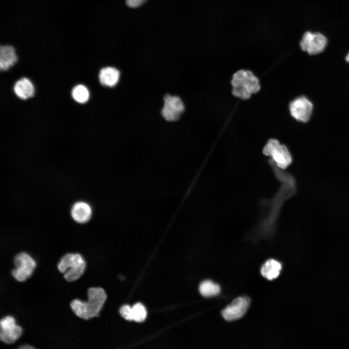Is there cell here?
<instances>
[{"label":"cell","instance_id":"cell-1","mask_svg":"<svg viewBox=\"0 0 349 349\" xmlns=\"http://www.w3.org/2000/svg\"><path fill=\"white\" fill-rule=\"evenodd\" d=\"M87 300L83 301L75 299L70 303V307L78 317L88 320L99 316L107 295L104 289L100 286H91L87 290Z\"/></svg>","mask_w":349,"mask_h":349},{"label":"cell","instance_id":"cell-2","mask_svg":"<svg viewBox=\"0 0 349 349\" xmlns=\"http://www.w3.org/2000/svg\"><path fill=\"white\" fill-rule=\"evenodd\" d=\"M230 82L233 95L243 100L250 99L261 90L259 79L249 70L237 71L233 74Z\"/></svg>","mask_w":349,"mask_h":349},{"label":"cell","instance_id":"cell-3","mask_svg":"<svg viewBox=\"0 0 349 349\" xmlns=\"http://www.w3.org/2000/svg\"><path fill=\"white\" fill-rule=\"evenodd\" d=\"M86 262L84 257L78 252H68L63 255L57 263L58 270L67 282L79 279L84 273Z\"/></svg>","mask_w":349,"mask_h":349},{"label":"cell","instance_id":"cell-4","mask_svg":"<svg viewBox=\"0 0 349 349\" xmlns=\"http://www.w3.org/2000/svg\"><path fill=\"white\" fill-rule=\"evenodd\" d=\"M13 268L11 275L18 282H24L32 275L36 262L32 256L25 251L17 253L13 258Z\"/></svg>","mask_w":349,"mask_h":349},{"label":"cell","instance_id":"cell-5","mask_svg":"<svg viewBox=\"0 0 349 349\" xmlns=\"http://www.w3.org/2000/svg\"><path fill=\"white\" fill-rule=\"evenodd\" d=\"M264 155L271 158L278 167L285 169L292 162V157L287 147L276 139H269L263 149Z\"/></svg>","mask_w":349,"mask_h":349},{"label":"cell","instance_id":"cell-6","mask_svg":"<svg viewBox=\"0 0 349 349\" xmlns=\"http://www.w3.org/2000/svg\"><path fill=\"white\" fill-rule=\"evenodd\" d=\"M22 327L16 323L12 315L0 319V341L8 345L14 344L22 334Z\"/></svg>","mask_w":349,"mask_h":349},{"label":"cell","instance_id":"cell-7","mask_svg":"<svg viewBox=\"0 0 349 349\" xmlns=\"http://www.w3.org/2000/svg\"><path fill=\"white\" fill-rule=\"evenodd\" d=\"M313 106L311 102L304 96L297 97L289 105L291 116L296 120L305 123L310 119Z\"/></svg>","mask_w":349,"mask_h":349},{"label":"cell","instance_id":"cell-8","mask_svg":"<svg viewBox=\"0 0 349 349\" xmlns=\"http://www.w3.org/2000/svg\"><path fill=\"white\" fill-rule=\"evenodd\" d=\"M327 43L326 38L319 32H305L300 42L302 50L310 55H315L322 52Z\"/></svg>","mask_w":349,"mask_h":349},{"label":"cell","instance_id":"cell-9","mask_svg":"<svg viewBox=\"0 0 349 349\" xmlns=\"http://www.w3.org/2000/svg\"><path fill=\"white\" fill-rule=\"evenodd\" d=\"M184 109V103L179 97L168 95L164 98V105L161 112L166 120L172 122L178 120Z\"/></svg>","mask_w":349,"mask_h":349},{"label":"cell","instance_id":"cell-10","mask_svg":"<svg viewBox=\"0 0 349 349\" xmlns=\"http://www.w3.org/2000/svg\"><path fill=\"white\" fill-rule=\"evenodd\" d=\"M250 303V300L248 297L237 298L222 311V315L225 320L228 321L240 319L245 315Z\"/></svg>","mask_w":349,"mask_h":349},{"label":"cell","instance_id":"cell-11","mask_svg":"<svg viewBox=\"0 0 349 349\" xmlns=\"http://www.w3.org/2000/svg\"><path fill=\"white\" fill-rule=\"evenodd\" d=\"M18 60L16 50L11 44L0 45V71H6L13 67Z\"/></svg>","mask_w":349,"mask_h":349},{"label":"cell","instance_id":"cell-12","mask_svg":"<svg viewBox=\"0 0 349 349\" xmlns=\"http://www.w3.org/2000/svg\"><path fill=\"white\" fill-rule=\"evenodd\" d=\"M13 90L15 95L18 98L23 100L32 97L35 92L32 82L25 77L20 78L15 82Z\"/></svg>","mask_w":349,"mask_h":349},{"label":"cell","instance_id":"cell-13","mask_svg":"<svg viewBox=\"0 0 349 349\" xmlns=\"http://www.w3.org/2000/svg\"><path fill=\"white\" fill-rule=\"evenodd\" d=\"M120 72L116 68L111 66H103L99 70L98 78L100 84L107 88H112L119 82Z\"/></svg>","mask_w":349,"mask_h":349},{"label":"cell","instance_id":"cell-14","mask_svg":"<svg viewBox=\"0 0 349 349\" xmlns=\"http://www.w3.org/2000/svg\"><path fill=\"white\" fill-rule=\"evenodd\" d=\"M92 210L91 206L83 201L77 202L71 209V215L73 220L80 223L88 222L91 217Z\"/></svg>","mask_w":349,"mask_h":349},{"label":"cell","instance_id":"cell-15","mask_svg":"<svg viewBox=\"0 0 349 349\" xmlns=\"http://www.w3.org/2000/svg\"><path fill=\"white\" fill-rule=\"evenodd\" d=\"M282 269L280 263L274 259L267 261L261 269L262 275L269 280L276 278L280 274Z\"/></svg>","mask_w":349,"mask_h":349},{"label":"cell","instance_id":"cell-16","mask_svg":"<svg viewBox=\"0 0 349 349\" xmlns=\"http://www.w3.org/2000/svg\"><path fill=\"white\" fill-rule=\"evenodd\" d=\"M71 95L76 102L84 104L89 100L90 93L86 86L83 84H78L72 89Z\"/></svg>","mask_w":349,"mask_h":349},{"label":"cell","instance_id":"cell-17","mask_svg":"<svg viewBox=\"0 0 349 349\" xmlns=\"http://www.w3.org/2000/svg\"><path fill=\"white\" fill-rule=\"evenodd\" d=\"M199 290L200 294L205 297L217 296L221 292L220 286L210 280L202 282L199 286Z\"/></svg>","mask_w":349,"mask_h":349},{"label":"cell","instance_id":"cell-18","mask_svg":"<svg viewBox=\"0 0 349 349\" xmlns=\"http://www.w3.org/2000/svg\"><path fill=\"white\" fill-rule=\"evenodd\" d=\"M133 319L136 322L143 321L147 316V311L144 306L140 302H138L132 306Z\"/></svg>","mask_w":349,"mask_h":349},{"label":"cell","instance_id":"cell-19","mask_svg":"<svg viewBox=\"0 0 349 349\" xmlns=\"http://www.w3.org/2000/svg\"><path fill=\"white\" fill-rule=\"evenodd\" d=\"M121 316L125 319L132 320L133 319L132 308L130 305L126 304L122 306L119 310Z\"/></svg>","mask_w":349,"mask_h":349},{"label":"cell","instance_id":"cell-20","mask_svg":"<svg viewBox=\"0 0 349 349\" xmlns=\"http://www.w3.org/2000/svg\"><path fill=\"white\" fill-rule=\"evenodd\" d=\"M146 0H127V5L130 7H137L141 5Z\"/></svg>","mask_w":349,"mask_h":349},{"label":"cell","instance_id":"cell-21","mask_svg":"<svg viewBox=\"0 0 349 349\" xmlns=\"http://www.w3.org/2000/svg\"><path fill=\"white\" fill-rule=\"evenodd\" d=\"M16 349H35V348L30 344H24L20 345Z\"/></svg>","mask_w":349,"mask_h":349},{"label":"cell","instance_id":"cell-22","mask_svg":"<svg viewBox=\"0 0 349 349\" xmlns=\"http://www.w3.org/2000/svg\"><path fill=\"white\" fill-rule=\"evenodd\" d=\"M346 60L347 62H348V63H349V54H348V55L346 56Z\"/></svg>","mask_w":349,"mask_h":349}]
</instances>
